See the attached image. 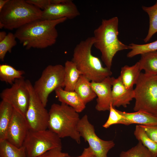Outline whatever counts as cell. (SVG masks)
<instances>
[{"instance_id": "34", "label": "cell", "mask_w": 157, "mask_h": 157, "mask_svg": "<svg viewBox=\"0 0 157 157\" xmlns=\"http://www.w3.org/2000/svg\"><path fill=\"white\" fill-rule=\"evenodd\" d=\"M67 157H96L93 151L89 147L85 148L81 154L78 156L72 157L69 155Z\"/></svg>"}, {"instance_id": "18", "label": "cell", "mask_w": 157, "mask_h": 157, "mask_svg": "<svg viewBox=\"0 0 157 157\" xmlns=\"http://www.w3.org/2000/svg\"><path fill=\"white\" fill-rule=\"evenodd\" d=\"M141 71L139 62H138L132 66L126 65L122 67L119 76L126 88L132 89L138 79Z\"/></svg>"}, {"instance_id": "37", "label": "cell", "mask_w": 157, "mask_h": 157, "mask_svg": "<svg viewBox=\"0 0 157 157\" xmlns=\"http://www.w3.org/2000/svg\"><path fill=\"white\" fill-rule=\"evenodd\" d=\"M155 115H156V116L157 117V112L156 113V114Z\"/></svg>"}, {"instance_id": "26", "label": "cell", "mask_w": 157, "mask_h": 157, "mask_svg": "<svg viewBox=\"0 0 157 157\" xmlns=\"http://www.w3.org/2000/svg\"><path fill=\"white\" fill-rule=\"evenodd\" d=\"M134 134L136 138L144 146L152 153L157 155V143L148 136L142 126L140 125H136Z\"/></svg>"}, {"instance_id": "7", "label": "cell", "mask_w": 157, "mask_h": 157, "mask_svg": "<svg viewBox=\"0 0 157 157\" xmlns=\"http://www.w3.org/2000/svg\"><path fill=\"white\" fill-rule=\"evenodd\" d=\"M64 66L49 65L43 70L33 85L34 91L46 107L50 94L59 88H64Z\"/></svg>"}, {"instance_id": "2", "label": "cell", "mask_w": 157, "mask_h": 157, "mask_svg": "<svg viewBox=\"0 0 157 157\" xmlns=\"http://www.w3.org/2000/svg\"><path fill=\"white\" fill-rule=\"evenodd\" d=\"M118 19L116 17L103 19L94 31L93 46L100 51L102 60L106 67L110 69L113 58L117 52L129 49V45L118 39Z\"/></svg>"}, {"instance_id": "23", "label": "cell", "mask_w": 157, "mask_h": 157, "mask_svg": "<svg viewBox=\"0 0 157 157\" xmlns=\"http://www.w3.org/2000/svg\"><path fill=\"white\" fill-rule=\"evenodd\" d=\"M24 72L18 70L6 64L0 65V80L6 83L12 85L15 81L23 77Z\"/></svg>"}, {"instance_id": "32", "label": "cell", "mask_w": 157, "mask_h": 157, "mask_svg": "<svg viewBox=\"0 0 157 157\" xmlns=\"http://www.w3.org/2000/svg\"><path fill=\"white\" fill-rule=\"evenodd\" d=\"M28 3L33 5L40 9H46L50 4V0H26Z\"/></svg>"}, {"instance_id": "16", "label": "cell", "mask_w": 157, "mask_h": 157, "mask_svg": "<svg viewBox=\"0 0 157 157\" xmlns=\"http://www.w3.org/2000/svg\"><path fill=\"white\" fill-rule=\"evenodd\" d=\"M118 110L123 116L119 124L125 125L132 124L147 126L157 125V117L154 115L141 111L128 113Z\"/></svg>"}, {"instance_id": "33", "label": "cell", "mask_w": 157, "mask_h": 157, "mask_svg": "<svg viewBox=\"0 0 157 157\" xmlns=\"http://www.w3.org/2000/svg\"><path fill=\"white\" fill-rule=\"evenodd\" d=\"M141 125L144 128L148 136L157 143V125L154 126Z\"/></svg>"}, {"instance_id": "1", "label": "cell", "mask_w": 157, "mask_h": 157, "mask_svg": "<svg viewBox=\"0 0 157 157\" xmlns=\"http://www.w3.org/2000/svg\"><path fill=\"white\" fill-rule=\"evenodd\" d=\"M67 19L37 20L17 29L14 35L26 49L45 48L56 43L58 36L56 26Z\"/></svg>"}, {"instance_id": "30", "label": "cell", "mask_w": 157, "mask_h": 157, "mask_svg": "<svg viewBox=\"0 0 157 157\" xmlns=\"http://www.w3.org/2000/svg\"><path fill=\"white\" fill-rule=\"evenodd\" d=\"M109 111L110 113L108 119L103 125V127L106 129L113 125L119 124L120 121L123 118L122 115L113 106L112 103L110 105Z\"/></svg>"}, {"instance_id": "25", "label": "cell", "mask_w": 157, "mask_h": 157, "mask_svg": "<svg viewBox=\"0 0 157 157\" xmlns=\"http://www.w3.org/2000/svg\"><path fill=\"white\" fill-rule=\"evenodd\" d=\"M142 8L148 14L149 18L148 32L144 39V42H147L157 32V1L154 5L149 7L142 6Z\"/></svg>"}, {"instance_id": "11", "label": "cell", "mask_w": 157, "mask_h": 157, "mask_svg": "<svg viewBox=\"0 0 157 157\" xmlns=\"http://www.w3.org/2000/svg\"><path fill=\"white\" fill-rule=\"evenodd\" d=\"M0 96L2 100L9 103L25 116L30 94L24 77L16 80L10 87L3 90Z\"/></svg>"}, {"instance_id": "12", "label": "cell", "mask_w": 157, "mask_h": 157, "mask_svg": "<svg viewBox=\"0 0 157 157\" xmlns=\"http://www.w3.org/2000/svg\"><path fill=\"white\" fill-rule=\"evenodd\" d=\"M29 130L25 116L14 108L6 140L18 147H21Z\"/></svg>"}, {"instance_id": "14", "label": "cell", "mask_w": 157, "mask_h": 157, "mask_svg": "<svg viewBox=\"0 0 157 157\" xmlns=\"http://www.w3.org/2000/svg\"><path fill=\"white\" fill-rule=\"evenodd\" d=\"M91 85L97 97L96 109L99 111H109L112 103L111 77L100 82L91 81Z\"/></svg>"}, {"instance_id": "27", "label": "cell", "mask_w": 157, "mask_h": 157, "mask_svg": "<svg viewBox=\"0 0 157 157\" xmlns=\"http://www.w3.org/2000/svg\"><path fill=\"white\" fill-rule=\"evenodd\" d=\"M157 155L149 151L139 141L135 146L126 151H122L119 157H156Z\"/></svg>"}, {"instance_id": "20", "label": "cell", "mask_w": 157, "mask_h": 157, "mask_svg": "<svg viewBox=\"0 0 157 157\" xmlns=\"http://www.w3.org/2000/svg\"><path fill=\"white\" fill-rule=\"evenodd\" d=\"M64 66V89L67 91H74L76 85L81 74L71 60L66 61Z\"/></svg>"}, {"instance_id": "24", "label": "cell", "mask_w": 157, "mask_h": 157, "mask_svg": "<svg viewBox=\"0 0 157 157\" xmlns=\"http://www.w3.org/2000/svg\"><path fill=\"white\" fill-rule=\"evenodd\" d=\"M0 157H27L24 147H18L7 140L0 141Z\"/></svg>"}, {"instance_id": "4", "label": "cell", "mask_w": 157, "mask_h": 157, "mask_svg": "<svg viewBox=\"0 0 157 157\" xmlns=\"http://www.w3.org/2000/svg\"><path fill=\"white\" fill-rule=\"evenodd\" d=\"M48 129L60 138L70 137L78 144L81 143L78 126L80 118L78 113L65 104H53L49 111Z\"/></svg>"}, {"instance_id": "9", "label": "cell", "mask_w": 157, "mask_h": 157, "mask_svg": "<svg viewBox=\"0 0 157 157\" xmlns=\"http://www.w3.org/2000/svg\"><path fill=\"white\" fill-rule=\"evenodd\" d=\"M26 80L30 94V99L25 117L29 130L40 131L48 129L49 111L35 93L33 85L30 80Z\"/></svg>"}, {"instance_id": "35", "label": "cell", "mask_w": 157, "mask_h": 157, "mask_svg": "<svg viewBox=\"0 0 157 157\" xmlns=\"http://www.w3.org/2000/svg\"><path fill=\"white\" fill-rule=\"evenodd\" d=\"M9 0H0V11L5 5Z\"/></svg>"}, {"instance_id": "6", "label": "cell", "mask_w": 157, "mask_h": 157, "mask_svg": "<svg viewBox=\"0 0 157 157\" xmlns=\"http://www.w3.org/2000/svg\"><path fill=\"white\" fill-rule=\"evenodd\" d=\"M135 85L133 110L155 115L157 112V75L141 72Z\"/></svg>"}, {"instance_id": "28", "label": "cell", "mask_w": 157, "mask_h": 157, "mask_svg": "<svg viewBox=\"0 0 157 157\" xmlns=\"http://www.w3.org/2000/svg\"><path fill=\"white\" fill-rule=\"evenodd\" d=\"M131 51L127 55L129 58H131L136 55L147 52L157 51V40L153 42L144 44H137L131 43L129 44Z\"/></svg>"}, {"instance_id": "22", "label": "cell", "mask_w": 157, "mask_h": 157, "mask_svg": "<svg viewBox=\"0 0 157 157\" xmlns=\"http://www.w3.org/2000/svg\"><path fill=\"white\" fill-rule=\"evenodd\" d=\"M138 61L141 71L146 74L157 75V51L147 52L141 55Z\"/></svg>"}, {"instance_id": "3", "label": "cell", "mask_w": 157, "mask_h": 157, "mask_svg": "<svg viewBox=\"0 0 157 157\" xmlns=\"http://www.w3.org/2000/svg\"><path fill=\"white\" fill-rule=\"evenodd\" d=\"M94 40L93 36L81 41L75 47L71 61L81 75L90 81L100 82L110 76V69L103 66L98 57L92 53L91 49Z\"/></svg>"}, {"instance_id": "17", "label": "cell", "mask_w": 157, "mask_h": 157, "mask_svg": "<svg viewBox=\"0 0 157 157\" xmlns=\"http://www.w3.org/2000/svg\"><path fill=\"white\" fill-rule=\"evenodd\" d=\"M55 92L59 101L72 107L78 113L82 112L85 108L86 105L75 91H67L63 88H59Z\"/></svg>"}, {"instance_id": "5", "label": "cell", "mask_w": 157, "mask_h": 157, "mask_svg": "<svg viewBox=\"0 0 157 157\" xmlns=\"http://www.w3.org/2000/svg\"><path fill=\"white\" fill-rule=\"evenodd\" d=\"M42 11L24 0H9L0 11V28L17 29L42 19Z\"/></svg>"}, {"instance_id": "38", "label": "cell", "mask_w": 157, "mask_h": 157, "mask_svg": "<svg viewBox=\"0 0 157 157\" xmlns=\"http://www.w3.org/2000/svg\"></svg>"}, {"instance_id": "36", "label": "cell", "mask_w": 157, "mask_h": 157, "mask_svg": "<svg viewBox=\"0 0 157 157\" xmlns=\"http://www.w3.org/2000/svg\"><path fill=\"white\" fill-rule=\"evenodd\" d=\"M7 34L6 32L4 31H0V42L2 41L5 38Z\"/></svg>"}, {"instance_id": "10", "label": "cell", "mask_w": 157, "mask_h": 157, "mask_svg": "<svg viewBox=\"0 0 157 157\" xmlns=\"http://www.w3.org/2000/svg\"><path fill=\"white\" fill-rule=\"evenodd\" d=\"M78 130L81 137L88 142L96 157H108V152L114 147L115 143L113 140H104L97 136L94 126L89 121L87 115L80 118Z\"/></svg>"}, {"instance_id": "29", "label": "cell", "mask_w": 157, "mask_h": 157, "mask_svg": "<svg viewBox=\"0 0 157 157\" xmlns=\"http://www.w3.org/2000/svg\"><path fill=\"white\" fill-rule=\"evenodd\" d=\"M14 34L10 32L5 38L0 42V59L3 61L5 56L8 52L11 53L12 48L17 44Z\"/></svg>"}, {"instance_id": "21", "label": "cell", "mask_w": 157, "mask_h": 157, "mask_svg": "<svg viewBox=\"0 0 157 157\" xmlns=\"http://www.w3.org/2000/svg\"><path fill=\"white\" fill-rule=\"evenodd\" d=\"M90 81L85 76L81 75L74 90L85 105L97 96L91 86Z\"/></svg>"}, {"instance_id": "15", "label": "cell", "mask_w": 157, "mask_h": 157, "mask_svg": "<svg viewBox=\"0 0 157 157\" xmlns=\"http://www.w3.org/2000/svg\"><path fill=\"white\" fill-rule=\"evenodd\" d=\"M111 79L112 105L114 107H126L134 99V89L126 88L119 76L116 78L111 77Z\"/></svg>"}, {"instance_id": "8", "label": "cell", "mask_w": 157, "mask_h": 157, "mask_svg": "<svg viewBox=\"0 0 157 157\" xmlns=\"http://www.w3.org/2000/svg\"><path fill=\"white\" fill-rule=\"evenodd\" d=\"M27 157H37L48 151L62 147L61 138L50 130L28 131L23 143Z\"/></svg>"}, {"instance_id": "19", "label": "cell", "mask_w": 157, "mask_h": 157, "mask_svg": "<svg viewBox=\"0 0 157 157\" xmlns=\"http://www.w3.org/2000/svg\"><path fill=\"white\" fill-rule=\"evenodd\" d=\"M14 108L8 102L2 100L0 103V141L6 139L8 128Z\"/></svg>"}, {"instance_id": "31", "label": "cell", "mask_w": 157, "mask_h": 157, "mask_svg": "<svg viewBox=\"0 0 157 157\" xmlns=\"http://www.w3.org/2000/svg\"><path fill=\"white\" fill-rule=\"evenodd\" d=\"M69 155L62 151V147L50 150L37 157H67Z\"/></svg>"}, {"instance_id": "13", "label": "cell", "mask_w": 157, "mask_h": 157, "mask_svg": "<svg viewBox=\"0 0 157 157\" xmlns=\"http://www.w3.org/2000/svg\"><path fill=\"white\" fill-rule=\"evenodd\" d=\"M42 19L54 20L63 18L73 19L80 15L77 7L71 0L56 4H51L42 10Z\"/></svg>"}]
</instances>
